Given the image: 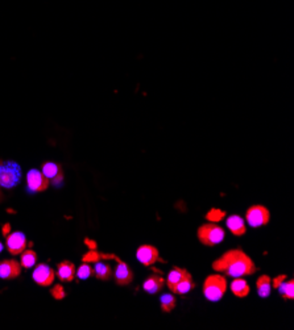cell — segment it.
<instances>
[{"label": "cell", "mask_w": 294, "mask_h": 330, "mask_svg": "<svg viewBox=\"0 0 294 330\" xmlns=\"http://www.w3.org/2000/svg\"><path fill=\"white\" fill-rule=\"evenodd\" d=\"M214 271L231 277L250 276L257 271L255 262L244 250L231 249L213 262Z\"/></svg>", "instance_id": "1"}, {"label": "cell", "mask_w": 294, "mask_h": 330, "mask_svg": "<svg viewBox=\"0 0 294 330\" xmlns=\"http://www.w3.org/2000/svg\"><path fill=\"white\" fill-rule=\"evenodd\" d=\"M227 279L220 274L209 275L203 283V295L209 301H220L227 291Z\"/></svg>", "instance_id": "2"}, {"label": "cell", "mask_w": 294, "mask_h": 330, "mask_svg": "<svg viewBox=\"0 0 294 330\" xmlns=\"http://www.w3.org/2000/svg\"><path fill=\"white\" fill-rule=\"evenodd\" d=\"M198 241L205 246H216L225 238V231L216 222H206L197 231Z\"/></svg>", "instance_id": "3"}, {"label": "cell", "mask_w": 294, "mask_h": 330, "mask_svg": "<svg viewBox=\"0 0 294 330\" xmlns=\"http://www.w3.org/2000/svg\"><path fill=\"white\" fill-rule=\"evenodd\" d=\"M21 181V167L13 161L0 162V187L13 188Z\"/></svg>", "instance_id": "4"}, {"label": "cell", "mask_w": 294, "mask_h": 330, "mask_svg": "<svg viewBox=\"0 0 294 330\" xmlns=\"http://www.w3.org/2000/svg\"><path fill=\"white\" fill-rule=\"evenodd\" d=\"M270 212L264 206H252L245 212V221L251 227H260L269 224Z\"/></svg>", "instance_id": "5"}, {"label": "cell", "mask_w": 294, "mask_h": 330, "mask_svg": "<svg viewBox=\"0 0 294 330\" xmlns=\"http://www.w3.org/2000/svg\"><path fill=\"white\" fill-rule=\"evenodd\" d=\"M50 186V182L41 170L32 168L27 174V187L31 192H44Z\"/></svg>", "instance_id": "6"}, {"label": "cell", "mask_w": 294, "mask_h": 330, "mask_svg": "<svg viewBox=\"0 0 294 330\" xmlns=\"http://www.w3.org/2000/svg\"><path fill=\"white\" fill-rule=\"evenodd\" d=\"M32 279L40 287H49L54 283L56 279V271L47 263H40L36 266L32 274Z\"/></svg>", "instance_id": "7"}, {"label": "cell", "mask_w": 294, "mask_h": 330, "mask_svg": "<svg viewBox=\"0 0 294 330\" xmlns=\"http://www.w3.org/2000/svg\"><path fill=\"white\" fill-rule=\"evenodd\" d=\"M6 243H7V250L12 256H20L28 245L27 237L22 232H11L10 234L6 236Z\"/></svg>", "instance_id": "8"}, {"label": "cell", "mask_w": 294, "mask_h": 330, "mask_svg": "<svg viewBox=\"0 0 294 330\" xmlns=\"http://www.w3.org/2000/svg\"><path fill=\"white\" fill-rule=\"evenodd\" d=\"M136 258L140 262L141 265L145 266V267H150L153 266L156 262L160 261V252L159 249L153 245H148V243H144L139 246V249L136 250Z\"/></svg>", "instance_id": "9"}, {"label": "cell", "mask_w": 294, "mask_h": 330, "mask_svg": "<svg viewBox=\"0 0 294 330\" xmlns=\"http://www.w3.org/2000/svg\"><path fill=\"white\" fill-rule=\"evenodd\" d=\"M114 261L118 262L116 265L115 272H114V276H115V283L120 287L128 286V284L132 283L133 281V271L132 268L129 267L125 262H123L119 257H116Z\"/></svg>", "instance_id": "10"}, {"label": "cell", "mask_w": 294, "mask_h": 330, "mask_svg": "<svg viewBox=\"0 0 294 330\" xmlns=\"http://www.w3.org/2000/svg\"><path fill=\"white\" fill-rule=\"evenodd\" d=\"M21 274V265L15 259H4L0 262V277L12 281Z\"/></svg>", "instance_id": "11"}, {"label": "cell", "mask_w": 294, "mask_h": 330, "mask_svg": "<svg viewBox=\"0 0 294 330\" xmlns=\"http://www.w3.org/2000/svg\"><path fill=\"white\" fill-rule=\"evenodd\" d=\"M41 172H42V174H44L48 179H49L50 183L56 184V186H58V184L63 181L62 167H61L58 163H54V162L42 163Z\"/></svg>", "instance_id": "12"}, {"label": "cell", "mask_w": 294, "mask_h": 330, "mask_svg": "<svg viewBox=\"0 0 294 330\" xmlns=\"http://www.w3.org/2000/svg\"><path fill=\"white\" fill-rule=\"evenodd\" d=\"M56 276L61 282H73L75 277V265L70 261H62L57 266Z\"/></svg>", "instance_id": "13"}, {"label": "cell", "mask_w": 294, "mask_h": 330, "mask_svg": "<svg viewBox=\"0 0 294 330\" xmlns=\"http://www.w3.org/2000/svg\"><path fill=\"white\" fill-rule=\"evenodd\" d=\"M225 225L229 227V231L236 237H241L247 233V226H245L244 220L238 215H232L230 217H227Z\"/></svg>", "instance_id": "14"}, {"label": "cell", "mask_w": 294, "mask_h": 330, "mask_svg": "<svg viewBox=\"0 0 294 330\" xmlns=\"http://www.w3.org/2000/svg\"><path fill=\"white\" fill-rule=\"evenodd\" d=\"M165 286V279L160 275H149L143 283V290L150 295H156L163 290Z\"/></svg>", "instance_id": "15"}, {"label": "cell", "mask_w": 294, "mask_h": 330, "mask_svg": "<svg viewBox=\"0 0 294 330\" xmlns=\"http://www.w3.org/2000/svg\"><path fill=\"white\" fill-rule=\"evenodd\" d=\"M230 290H231V292L234 293L236 297L243 299V297H247V296L250 295L251 287L244 277L240 276V277H234V281H232L231 284H230Z\"/></svg>", "instance_id": "16"}, {"label": "cell", "mask_w": 294, "mask_h": 330, "mask_svg": "<svg viewBox=\"0 0 294 330\" xmlns=\"http://www.w3.org/2000/svg\"><path fill=\"white\" fill-rule=\"evenodd\" d=\"M194 288H195V283L194 281H193V276H191L190 272L188 271L181 281L175 284V287L172 290V292L174 293V295H186V293L190 292L191 290H194Z\"/></svg>", "instance_id": "17"}, {"label": "cell", "mask_w": 294, "mask_h": 330, "mask_svg": "<svg viewBox=\"0 0 294 330\" xmlns=\"http://www.w3.org/2000/svg\"><path fill=\"white\" fill-rule=\"evenodd\" d=\"M93 275L99 281H110L111 276H112V268L108 263L97 261L94 268H93Z\"/></svg>", "instance_id": "18"}, {"label": "cell", "mask_w": 294, "mask_h": 330, "mask_svg": "<svg viewBox=\"0 0 294 330\" xmlns=\"http://www.w3.org/2000/svg\"><path fill=\"white\" fill-rule=\"evenodd\" d=\"M256 288L261 299L269 297L270 291H272V279L269 275H261L256 282Z\"/></svg>", "instance_id": "19"}, {"label": "cell", "mask_w": 294, "mask_h": 330, "mask_svg": "<svg viewBox=\"0 0 294 330\" xmlns=\"http://www.w3.org/2000/svg\"><path fill=\"white\" fill-rule=\"evenodd\" d=\"M186 272H188V270H185V268H181V267H177V266H174V267L170 270L169 272H168V276H166V287L169 288L170 291L173 290L175 287V284L178 283L179 281H181L182 277L186 275Z\"/></svg>", "instance_id": "20"}, {"label": "cell", "mask_w": 294, "mask_h": 330, "mask_svg": "<svg viewBox=\"0 0 294 330\" xmlns=\"http://www.w3.org/2000/svg\"><path fill=\"white\" fill-rule=\"evenodd\" d=\"M175 306H177V300H175L174 293H164L161 297H160V307H161V311L165 312V313H170L172 311H174Z\"/></svg>", "instance_id": "21"}, {"label": "cell", "mask_w": 294, "mask_h": 330, "mask_svg": "<svg viewBox=\"0 0 294 330\" xmlns=\"http://www.w3.org/2000/svg\"><path fill=\"white\" fill-rule=\"evenodd\" d=\"M21 259H20V265L22 268H31L37 263V252L35 250H27L20 254Z\"/></svg>", "instance_id": "22"}, {"label": "cell", "mask_w": 294, "mask_h": 330, "mask_svg": "<svg viewBox=\"0 0 294 330\" xmlns=\"http://www.w3.org/2000/svg\"><path fill=\"white\" fill-rule=\"evenodd\" d=\"M280 292V295L282 296L284 300H293L294 299V281L290 279V281H285L282 282L281 286L277 288Z\"/></svg>", "instance_id": "23"}, {"label": "cell", "mask_w": 294, "mask_h": 330, "mask_svg": "<svg viewBox=\"0 0 294 330\" xmlns=\"http://www.w3.org/2000/svg\"><path fill=\"white\" fill-rule=\"evenodd\" d=\"M206 220L210 222H219L225 217V211L218 208H211L209 212L206 213Z\"/></svg>", "instance_id": "24"}, {"label": "cell", "mask_w": 294, "mask_h": 330, "mask_svg": "<svg viewBox=\"0 0 294 330\" xmlns=\"http://www.w3.org/2000/svg\"><path fill=\"white\" fill-rule=\"evenodd\" d=\"M75 275H77V277L81 279V281H86V279H88V277L93 275V267L88 265V262H83V263L79 266L78 270H77V274Z\"/></svg>", "instance_id": "25"}, {"label": "cell", "mask_w": 294, "mask_h": 330, "mask_svg": "<svg viewBox=\"0 0 294 330\" xmlns=\"http://www.w3.org/2000/svg\"><path fill=\"white\" fill-rule=\"evenodd\" d=\"M50 293H52V296H53V297L56 300L65 299V296H66L65 288H63V287L61 286V284H56V286H54L53 288L50 290Z\"/></svg>", "instance_id": "26"}, {"label": "cell", "mask_w": 294, "mask_h": 330, "mask_svg": "<svg viewBox=\"0 0 294 330\" xmlns=\"http://www.w3.org/2000/svg\"><path fill=\"white\" fill-rule=\"evenodd\" d=\"M285 281H286V275L285 274L279 275V276H276L275 279H272V287L276 290V288H279V287L282 284V282Z\"/></svg>", "instance_id": "27"}, {"label": "cell", "mask_w": 294, "mask_h": 330, "mask_svg": "<svg viewBox=\"0 0 294 330\" xmlns=\"http://www.w3.org/2000/svg\"><path fill=\"white\" fill-rule=\"evenodd\" d=\"M3 232H4V236H7V234L10 233V225H8V224H6V225H4V227H3Z\"/></svg>", "instance_id": "28"}, {"label": "cell", "mask_w": 294, "mask_h": 330, "mask_svg": "<svg viewBox=\"0 0 294 330\" xmlns=\"http://www.w3.org/2000/svg\"><path fill=\"white\" fill-rule=\"evenodd\" d=\"M2 251H3V243L0 242V252H2Z\"/></svg>", "instance_id": "29"}]
</instances>
